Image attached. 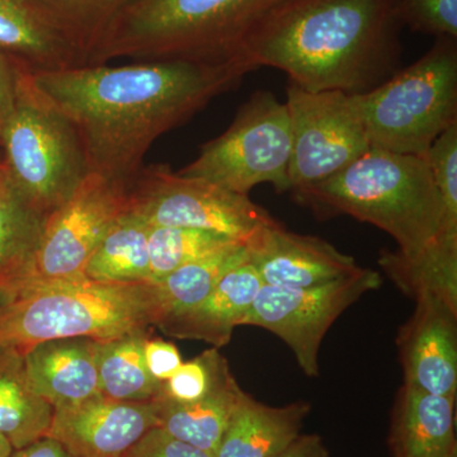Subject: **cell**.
Returning <instances> with one entry per match:
<instances>
[{"instance_id": "1", "label": "cell", "mask_w": 457, "mask_h": 457, "mask_svg": "<svg viewBox=\"0 0 457 457\" xmlns=\"http://www.w3.org/2000/svg\"><path fill=\"white\" fill-rule=\"evenodd\" d=\"M242 62L159 60L31 73L77 131L89 173L130 188L156 139L240 83Z\"/></svg>"}, {"instance_id": "2", "label": "cell", "mask_w": 457, "mask_h": 457, "mask_svg": "<svg viewBox=\"0 0 457 457\" xmlns=\"http://www.w3.org/2000/svg\"><path fill=\"white\" fill-rule=\"evenodd\" d=\"M400 0H290L240 54L308 92L360 95L396 73Z\"/></svg>"}, {"instance_id": "3", "label": "cell", "mask_w": 457, "mask_h": 457, "mask_svg": "<svg viewBox=\"0 0 457 457\" xmlns=\"http://www.w3.org/2000/svg\"><path fill=\"white\" fill-rule=\"evenodd\" d=\"M288 2L137 0L99 38L88 65L119 57L245 64L240 54L246 42Z\"/></svg>"}, {"instance_id": "4", "label": "cell", "mask_w": 457, "mask_h": 457, "mask_svg": "<svg viewBox=\"0 0 457 457\" xmlns=\"http://www.w3.org/2000/svg\"><path fill=\"white\" fill-rule=\"evenodd\" d=\"M164 317L158 285L84 278H31L0 303V348L25 351L51 339L111 341L146 332Z\"/></svg>"}, {"instance_id": "5", "label": "cell", "mask_w": 457, "mask_h": 457, "mask_svg": "<svg viewBox=\"0 0 457 457\" xmlns=\"http://www.w3.org/2000/svg\"><path fill=\"white\" fill-rule=\"evenodd\" d=\"M319 215H348L375 225L413 254L440 233V198L425 156L370 147L318 185L294 194Z\"/></svg>"}, {"instance_id": "6", "label": "cell", "mask_w": 457, "mask_h": 457, "mask_svg": "<svg viewBox=\"0 0 457 457\" xmlns=\"http://www.w3.org/2000/svg\"><path fill=\"white\" fill-rule=\"evenodd\" d=\"M352 98L370 146L425 156L433 141L457 122L455 38H437L413 65Z\"/></svg>"}, {"instance_id": "7", "label": "cell", "mask_w": 457, "mask_h": 457, "mask_svg": "<svg viewBox=\"0 0 457 457\" xmlns=\"http://www.w3.org/2000/svg\"><path fill=\"white\" fill-rule=\"evenodd\" d=\"M5 174L21 197L46 219L89 173L71 121L32 82L18 74L16 104L0 130Z\"/></svg>"}, {"instance_id": "8", "label": "cell", "mask_w": 457, "mask_h": 457, "mask_svg": "<svg viewBox=\"0 0 457 457\" xmlns=\"http://www.w3.org/2000/svg\"><path fill=\"white\" fill-rule=\"evenodd\" d=\"M291 152L293 131L286 104L269 90H257L237 110L227 131L204 144L197 158L179 173L245 196L263 183L284 194L290 191Z\"/></svg>"}, {"instance_id": "9", "label": "cell", "mask_w": 457, "mask_h": 457, "mask_svg": "<svg viewBox=\"0 0 457 457\" xmlns=\"http://www.w3.org/2000/svg\"><path fill=\"white\" fill-rule=\"evenodd\" d=\"M129 213L149 227L188 228L248 245L278 220L245 196L201 179L153 164L137 174L129 192Z\"/></svg>"}, {"instance_id": "10", "label": "cell", "mask_w": 457, "mask_h": 457, "mask_svg": "<svg viewBox=\"0 0 457 457\" xmlns=\"http://www.w3.org/2000/svg\"><path fill=\"white\" fill-rule=\"evenodd\" d=\"M383 284L380 273L361 269L312 287L262 285L242 326L270 330L291 348L309 378L319 376V351L333 323L370 291Z\"/></svg>"}, {"instance_id": "11", "label": "cell", "mask_w": 457, "mask_h": 457, "mask_svg": "<svg viewBox=\"0 0 457 457\" xmlns=\"http://www.w3.org/2000/svg\"><path fill=\"white\" fill-rule=\"evenodd\" d=\"M286 95L293 131L288 192L330 179L371 147L352 95L308 92L293 83Z\"/></svg>"}, {"instance_id": "12", "label": "cell", "mask_w": 457, "mask_h": 457, "mask_svg": "<svg viewBox=\"0 0 457 457\" xmlns=\"http://www.w3.org/2000/svg\"><path fill=\"white\" fill-rule=\"evenodd\" d=\"M129 192L101 174H87L71 198L45 220L33 278H83L90 255L129 212Z\"/></svg>"}, {"instance_id": "13", "label": "cell", "mask_w": 457, "mask_h": 457, "mask_svg": "<svg viewBox=\"0 0 457 457\" xmlns=\"http://www.w3.org/2000/svg\"><path fill=\"white\" fill-rule=\"evenodd\" d=\"M156 427L154 402H120L96 394L54 409L46 436L77 457H121Z\"/></svg>"}, {"instance_id": "14", "label": "cell", "mask_w": 457, "mask_h": 457, "mask_svg": "<svg viewBox=\"0 0 457 457\" xmlns=\"http://www.w3.org/2000/svg\"><path fill=\"white\" fill-rule=\"evenodd\" d=\"M414 300L413 315L396 339L404 384L456 400L457 306L432 294Z\"/></svg>"}, {"instance_id": "15", "label": "cell", "mask_w": 457, "mask_h": 457, "mask_svg": "<svg viewBox=\"0 0 457 457\" xmlns=\"http://www.w3.org/2000/svg\"><path fill=\"white\" fill-rule=\"evenodd\" d=\"M245 249L263 285L312 287L361 269L353 257L326 240L286 230L278 221L261 228Z\"/></svg>"}, {"instance_id": "16", "label": "cell", "mask_w": 457, "mask_h": 457, "mask_svg": "<svg viewBox=\"0 0 457 457\" xmlns=\"http://www.w3.org/2000/svg\"><path fill=\"white\" fill-rule=\"evenodd\" d=\"M96 339H51L22 351L33 392L54 409L78 404L99 393Z\"/></svg>"}, {"instance_id": "17", "label": "cell", "mask_w": 457, "mask_h": 457, "mask_svg": "<svg viewBox=\"0 0 457 457\" xmlns=\"http://www.w3.org/2000/svg\"><path fill=\"white\" fill-rule=\"evenodd\" d=\"M0 51L32 74L88 65L86 51L31 0H0Z\"/></svg>"}, {"instance_id": "18", "label": "cell", "mask_w": 457, "mask_h": 457, "mask_svg": "<svg viewBox=\"0 0 457 457\" xmlns=\"http://www.w3.org/2000/svg\"><path fill=\"white\" fill-rule=\"evenodd\" d=\"M263 285L248 257L228 270L209 295L188 311L164 319L158 328L164 335L180 339H198L215 348L230 342L234 328L242 326Z\"/></svg>"}, {"instance_id": "19", "label": "cell", "mask_w": 457, "mask_h": 457, "mask_svg": "<svg viewBox=\"0 0 457 457\" xmlns=\"http://www.w3.org/2000/svg\"><path fill=\"white\" fill-rule=\"evenodd\" d=\"M456 400L403 384L390 423L394 457H457Z\"/></svg>"}, {"instance_id": "20", "label": "cell", "mask_w": 457, "mask_h": 457, "mask_svg": "<svg viewBox=\"0 0 457 457\" xmlns=\"http://www.w3.org/2000/svg\"><path fill=\"white\" fill-rule=\"evenodd\" d=\"M312 405L295 402L270 407L245 392L222 435L215 457H273L302 435Z\"/></svg>"}, {"instance_id": "21", "label": "cell", "mask_w": 457, "mask_h": 457, "mask_svg": "<svg viewBox=\"0 0 457 457\" xmlns=\"http://www.w3.org/2000/svg\"><path fill=\"white\" fill-rule=\"evenodd\" d=\"M45 220L21 197L0 163V293L35 276Z\"/></svg>"}, {"instance_id": "22", "label": "cell", "mask_w": 457, "mask_h": 457, "mask_svg": "<svg viewBox=\"0 0 457 457\" xmlns=\"http://www.w3.org/2000/svg\"><path fill=\"white\" fill-rule=\"evenodd\" d=\"M243 390L230 378L204 398L192 403L153 400L156 427L215 457L222 435Z\"/></svg>"}, {"instance_id": "23", "label": "cell", "mask_w": 457, "mask_h": 457, "mask_svg": "<svg viewBox=\"0 0 457 457\" xmlns=\"http://www.w3.org/2000/svg\"><path fill=\"white\" fill-rule=\"evenodd\" d=\"M378 264L408 296L432 294L457 306V236L438 234L413 254L381 252Z\"/></svg>"}, {"instance_id": "24", "label": "cell", "mask_w": 457, "mask_h": 457, "mask_svg": "<svg viewBox=\"0 0 457 457\" xmlns=\"http://www.w3.org/2000/svg\"><path fill=\"white\" fill-rule=\"evenodd\" d=\"M53 414L29 386L22 351L0 348V435L21 449L47 435Z\"/></svg>"}, {"instance_id": "25", "label": "cell", "mask_w": 457, "mask_h": 457, "mask_svg": "<svg viewBox=\"0 0 457 457\" xmlns=\"http://www.w3.org/2000/svg\"><path fill=\"white\" fill-rule=\"evenodd\" d=\"M146 332L131 333L98 343V389L102 395L120 402H152L161 384L146 368L144 343Z\"/></svg>"}, {"instance_id": "26", "label": "cell", "mask_w": 457, "mask_h": 457, "mask_svg": "<svg viewBox=\"0 0 457 457\" xmlns=\"http://www.w3.org/2000/svg\"><path fill=\"white\" fill-rule=\"evenodd\" d=\"M149 225L130 213L111 228L83 276L99 282H150Z\"/></svg>"}, {"instance_id": "27", "label": "cell", "mask_w": 457, "mask_h": 457, "mask_svg": "<svg viewBox=\"0 0 457 457\" xmlns=\"http://www.w3.org/2000/svg\"><path fill=\"white\" fill-rule=\"evenodd\" d=\"M245 260V245H237L173 270L156 284L163 306L162 321L203 302L228 270Z\"/></svg>"}, {"instance_id": "28", "label": "cell", "mask_w": 457, "mask_h": 457, "mask_svg": "<svg viewBox=\"0 0 457 457\" xmlns=\"http://www.w3.org/2000/svg\"><path fill=\"white\" fill-rule=\"evenodd\" d=\"M237 245L243 243L212 231L188 228L150 227V282L158 284L173 270L185 264L203 260Z\"/></svg>"}, {"instance_id": "29", "label": "cell", "mask_w": 457, "mask_h": 457, "mask_svg": "<svg viewBox=\"0 0 457 457\" xmlns=\"http://www.w3.org/2000/svg\"><path fill=\"white\" fill-rule=\"evenodd\" d=\"M89 56L114 20L137 0H31Z\"/></svg>"}, {"instance_id": "30", "label": "cell", "mask_w": 457, "mask_h": 457, "mask_svg": "<svg viewBox=\"0 0 457 457\" xmlns=\"http://www.w3.org/2000/svg\"><path fill=\"white\" fill-rule=\"evenodd\" d=\"M233 378L228 361L218 348H210L183 362L176 374L161 384L158 398L164 402L192 403L209 395Z\"/></svg>"}, {"instance_id": "31", "label": "cell", "mask_w": 457, "mask_h": 457, "mask_svg": "<svg viewBox=\"0 0 457 457\" xmlns=\"http://www.w3.org/2000/svg\"><path fill=\"white\" fill-rule=\"evenodd\" d=\"M440 198V233L457 236V122L442 132L425 155Z\"/></svg>"}, {"instance_id": "32", "label": "cell", "mask_w": 457, "mask_h": 457, "mask_svg": "<svg viewBox=\"0 0 457 457\" xmlns=\"http://www.w3.org/2000/svg\"><path fill=\"white\" fill-rule=\"evenodd\" d=\"M400 22L437 38H457V0H400Z\"/></svg>"}, {"instance_id": "33", "label": "cell", "mask_w": 457, "mask_h": 457, "mask_svg": "<svg viewBox=\"0 0 457 457\" xmlns=\"http://www.w3.org/2000/svg\"><path fill=\"white\" fill-rule=\"evenodd\" d=\"M121 457H213L173 437L159 427L147 431Z\"/></svg>"}, {"instance_id": "34", "label": "cell", "mask_w": 457, "mask_h": 457, "mask_svg": "<svg viewBox=\"0 0 457 457\" xmlns=\"http://www.w3.org/2000/svg\"><path fill=\"white\" fill-rule=\"evenodd\" d=\"M144 356L150 375L159 384L164 383L176 374L183 363L176 345L159 338L147 337L144 343Z\"/></svg>"}, {"instance_id": "35", "label": "cell", "mask_w": 457, "mask_h": 457, "mask_svg": "<svg viewBox=\"0 0 457 457\" xmlns=\"http://www.w3.org/2000/svg\"><path fill=\"white\" fill-rule=\"evenodd\" d=\"M21 66L0 51V130L16 104L18 74Z\"/></svg>"}, {"instance_id": "36", "label": "cell", "mask_w": 457, "mask_h": 457, "mask_svg": "<svg viewBox=\"0 0 457 457\" xmlns=\"http://www.w3.org/2000/svg\"><path fill=\"white\" fill-rule=\"evenodd\" d=\"M273 457H330V455L320 436L300 435Z\"/></svg>"}, {"instance_id": "37", "label": "cell", "mask_w": 457, "mask_h": 457, "mask_svg": "<svg viewBox=\"0 0 457 457\" xmlns=\"http://www.w3.org/2000/svg\"><path fill=\"white\" fill-rule=\"evenodd\" d=\"M9 457H77L55 438L45 436L21 449L13 450Z\"/></svg>"}, {"instance_id": "38", "label": "cell", "mask_w": 457, "mask_h": 457, "mask_svg": "<svg viewBox=\"0 0 457 457\" xmlns=\"http://www.w3.org/2000/svg\"><path fill=\"white\" fill-rule=\"evenodd\" d=\"M13 446L4 436L0 435V457H9L13 453Z\"/></svg>"}, {"instance_id": "39", "label": "cell", "mask_w": 457, "mask_h": 457, "mask_svg": "<svg viewBox=\"0 0 457 457\" xmlns=\"http://www.w3.org/2000/svg\"><path fill=\"white\" fill-rule=\"evenodd\" d=\"M4 297H5V294L0 293V303H2L3 300H4Z\"/></svg>"}]
</instances>
